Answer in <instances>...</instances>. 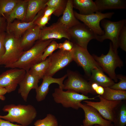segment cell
I'll return each instance as SVG.
<instances>
[{"label": "cell", "mask_w": 126, "mask_h": 126, "mask_svg": "<svg viewBox=\"0 0 126 126\" xmlns=\"http://www.w3.org/2000/svg\"><path fill=\"white\" fill-rule=\"evenodd\" d=\"M2 110L8 113L6 115H0V118L11 122H16L23 126L30 125L37 114L35 108L30 104L7 105L4 107Z\"/></svg>", "instance_id": "6da1fadb"}, {"label": "cell", "mask_w": 126, "mask_h": 126, "mask_svg": "<svg viewBox=\"0 0 126 126\" xmlns=\"http://www.w3.org/2000/svg\"><path fill=\"white\" fill-rule=\"evenodd\" d=\"M54 40H38L31 48L24 51L16 62L5 67L19 68L28 71L32 66L42 61V56L45 49Z\"/></svg>", "instance_id": "7a4b0ae2"}, {"label": "cell", "mask_w": 126, "mask_h": 126, "mask_svg": "<svg viewBox=\"0 0 126 126\" xmlns=\"http://www.w3.org/2000/svg\"><path fill=\"white\" fill-rule=\"evenodd\" d=\"M92 56L103 71L115 82H117L118 79L115 70L117 67L121 68L122 67L123 63L118 56L117 51L113 49L111 42H110L109 50L107 54H102L99 56L94 54Z\"/></svg>", "instance_id": "3957f363"}, {"label": "cell", "mask_w": 126, "mask_h": 126, "mask_svg": "<svg viewBox=\"0 0 126 126\" xmlns=\"http://www.w3.org/2000/svg\"><path fill=\"white\" fill-rule=\"evenodd\" d=\"M21 39L6 33L4 41L5 52L0 59V65L5 67L19 59L24 51L21 46Z\"/></svg>", "instance_id": "277c9868"}, {"label": "cell", "mask_w": 126, "mask_h": 126, "mask_svg": "<svg viewBox=\"0 0 126 126\" xmlns=\"http://www.w3.org/2000/svg\"><path fill=\"white\" fill-rule=\"evenodd\" d=\"M52 95L56 103L61 104L65 108H71L76 110L80 108L79 103L82 101L94 100L96 98H90L72 90L64 91L59 88L55 89Z\"/></svg>", "instance_id": "5b68a950"}, {"label": "cell", "mask_w": 126, "mask_h": 126, "mask_svg": "<svg viewBox=\"0 0 126 126\" xmlns=\"http://www.w3.org/2000/svg\"><path fill=\"white\" fill-rule=\"evenodd\" d=\"M101 21L104 33L102 35H96L95 39L100 42H102L106 39L110 40L113 49L115 51H117L119 47V36L121 30L126 24V19L113 21L105 19Z\"/></svg>", "instance_id": "8992f818"}, {"label": "cell", "mask_w": 126, "mask_h": 126, "mask_svg": "<svg viewBox=\"0 0 126 126\" xmlns=\"http://www.w3.org/2000/svg\"><path fill=\"white\" fill-rule=\"evenodd\" d=\"M67 79L64 82L63 89L72 90L86 95L88 93H96L92 89L91 84L77 72L70 70L67 71Z\"/></svg>", "instance_id": "52a82bcc"}, {"label": "cell", "mask_w": 126, "mask_h": 126, "mask_svg": "<svg viewBox=\"0 0 126 126\" xmlns=\"http://www.w3.org/2000/svg\"><path fill=\"white\" fill-rule=\"evenodd\" d=\"M73 53V60L82 68L86 75L89 77L93 70L101 68L87 49L74 44Z\"/></svg>", "instance_id": "ba28073f"}, {"label": "cell", "mask_w": 126, "mask_h": 126, "mask_svg": "<svg viewBox=\"0 0 126 126\" xmlns=\"http://www.w3.org/2000/svg\"><path fill=\"white\" fill-rule=\"evenodd\" d=\"M68 29L70 41L84 49H87L88 44L90 40L95 39L96 35L84 23L80 22Z\"/></svg>", "instance_id": "9c48e42d"}, {"label": "cell", "mask_w": 126, "mask_h": 126, "mask_svg": "<svg viewBox=\"0 0 126 126\" xmlns=\"http://www.w3.org/2000/svg\"><path fill=\"white\" fill-rule=\"evenodd\" d=\"M48 58L49 60V66L45 75L52 77L57 72L73 60V49L70 51L59 49L52 53Z\"/></svg>", "instance_id": "30bf717a"}, {"label": "cell", "mask_w": 126, "mask_h": 126, "mask_svg": "<svg viewBox=\"0 0 126 126\" xmlns=\"http://www.w3.org/2000/svg\"><path fill=\"white\" fill-rule=\"evenodd\" d=\"M74 15L78 20L82 22L96 35H102L104 33L100 25V22L103 19H110L114 14V12L102 13L98 11L88 15L81 14L74 11Z\"/></svg>", "instance_id": "8fae6325"}, {"label": "cell", "mask_w": 126, "mask_h": 126, "mask_svg": "<svg viewBox=\"0 0 126 126\" xmlns=\"http://www.w3.org/2000/svg\"><path fill=\"white\" fill-rule=\"evenodd\" d=\"M100 100L99 102H94L88 100L84 101L86 104L96 109L106 120L113 122L116 110L121 103V101H111L107 100L101 95H98Z\"/></svg>", "instance_id": "7c38bea8"}, {"label": "cell", "mask_w": 126, "mask_h": 126, "mask_svg": "<svg viewBox=\"0 0 126 126\" xmlns=\"http://www.w3.org/2000/svg\"><path fill=\"white\" fill-rule=\"evenodd\" d=\"M26 73L24 70L18 68L6 71L0 75V86L5 88L8 93L15 91Z\"/></svg>", "instance_id": "4fadbf2b"}, {"label": "cell", "mask_w": 126, "mask_h": 126, "mask_svg": "<svg viewBox=\"0 0 126 126\" xmlns=\"http://www.w3.org/2000/svg\"><path fill=\"white\" fill-rule=\"evenodd\" d=\"M63 38L70 41L68 29L58 21L49 26L41 29L39 40L61 39Z\"/></svg>", "instance_id": "5bb4252c"}, {"label": "cell", "mask_w": 126, "mask_h": 126, "mask_svg": "<svg viewBox=\"0 0 126 126\" xmlns=\"http://www.w3.org/2000/svg\"><path fill=\"white\" fill-rule=\"evenodd\" d=\"M79 106L84 113V118L83 122L84 126H91L95 124L100 126H111L112 122L104 119L93 107L81 103H79Z\"/></svg>", "instance_id": "9a60e30c"}, {"label": "cell", "mask_w": 126, "mask_h": 126, "mask_svg": "<svg viewBox=\"0 0 126 126\" xmlns=\"http://www.w3.org/2000/svg\"><path fill=\"white\" fill-rule=\"evenodd\" d=\"M40 78L29 71L26 73L19 84L18 93L24 100L27 101L28 94L32 89L36 90L38 87Z\"/></svg>", "instance_id": "2e32d148"}, {"label": "cell", "mask_w": 126, "mask_h": 126, "mask_svg": "<svg viewBox=\"0 0 126 126\" xmlns=\"http://www.w3.org/2000/svg\"><path fill=\"white\" fill-rule=\"evenodd\" d=\"M67 77L66 74L61 77L58 78L45 75L42 79L43 80L42 84L35 90L36 93L35 98L37 101L40 102L45 99L49 92V86L52 83L58 84L59 86V88L63 90V81Z\"/></svg>", "instance_id": "e0dca14e"}, {"label": "cell", "mask_w": 126, "mask_h": 126, "mask_svg": "<svg viewBox=\"0 0 126 126\" xmlns=\"http://www.w3.org/2000/svg\"><path fill=\"white\" fill-rule=\"evenodd\" d=\"M41 11L38 12L31 21L21 22L16 20L7 24V33L17 37L21 38V36L28 29L35 25L34 24V21L40 14Z\"/></svg>", "instance_id": "ac0fdd59"}, {"label": "cell", "mask_w": 126, "mask_h": 126, "mask_svg": "<svg viewBox=\"0 0 126 126\" xmlns=\"http://www.w3.org/2000/svg\"><path fill=\"white\" fill-rule=\"evenodd\" d=\"M28 2V0H21L10 12L2 16L7 20V24L15 19L22 22L25 21Z\"/></svg>", "instance_id": "d6986e66"}, {"label": "cell", "mask_w": 126, "mask_h": 126, "mask_svg": "<svg viewBox=\"0 0 126 126\" xmlns=\"http://www.w3.org/2000/svg\"><path fill=\"white\" fill-rule=\"evenodd\" d=\"M73 8V0H68L63 15L58 20L68 29L80 23L75 17Z\"/></svg>", "instance_id": "ffe728a7"}, {"label": "cell", "mask_w": 126, "mask_h": 126, "mask_svg": "<svg viewBox=\"0 0 126 126\" xmlns=\"http://www.w3.org/2000/svg\"><path fill=\"white\" fill-rule=\"evenodd\" d=\"M40 28L35 25L28 29L24 34L21 39V46L24 50L31 46L35 42L38 40Z\"/></svg>", "instance_id": "44dd1931"}, {"label": "cell", "mask_w": 126, "mask_h": 126, "mask_svg": "<svg viewBox=\"0 0 126 126\" xmlns=\"http://www.w3.org/2000/svg\"><path fill=\"white\" fill-rule=\"evenodd\" d=\"M101 68L94 69L91 71L89 82L95 83L103 88L109 87L114 83L113 80L106 75Z\"/></svg>", "instance_id": "7402d4cb"}, {"label": "cell", "mask_w": 126, "mask_h": 126, "mask_svg": "<svg viewBox=\"0 0 126 126\" xmlns=\"http://www.w3.org/2000/svg\"><path fill=\"white\" fill-rule=\"evenodd\" d=\"M73 8L78 10L81 14L88 15L98 11L92 0H73Z\"/></svg>", "instance_id": "603a6c76"}, {"label": "cell", "mask_w": 126, "mask_h": 126, "mask_svg": "<svg viewBox=\"0 0 126 126\" xmlns=\"http://www.w3.org/2000/svg\"><path fill=\"white\" fill-rule=\"evenodd\" d=\"M47 0H28L25 21H32L38 13L46 6Z\"/></svg>", "instance_id": "cb8c5ba5"}, {"label": "cell", "mask_w": 126, "mask_h": 126, "mask_svg": "<svg viewBox=\"0 0 126 126\" xmlns=\"http://www.w3.org/2000/svg\"><path fill=\"white\" fill-rule=\"evenodd\" d=\"M99 11L109 9H125V0H96L94 1Z\"/></svg>", "instance_id": "d4e9b609"}, {"label": "cell", "mask_w": 126, "mask_h": 126, "mask_svg": "<svg viewBox=\"0 0 126 126\" xmlns=\"http://www.w3.org/2000/svg\"><path fill=\"white\" fill-rule=\"evenodd\" d=\"M103 94L101 95L107 100L111 101H121L126 99V91L117 90L109 87L104 88Z\"/></svg>", "instance_id": "484cf974"}, {"label": "cell", "mask_w": 126, "mask_h": 126, "mask_svg": "<svg viewBox=\"0 0 126 126\" xmlns=\"http://www.w3.org/2000/svg\"><path fill=\"white\" fill-rule=\"evenodd\" d=\"M49 64V58L45 60L37 63L32 66L29 71L38 77L40 79H42L45 75Z\"/></svg>", "instance_id": "4316f807"}, {"label": "cell", "mask_w": 126, "mask_h": 126, "mask_svg": "<svg viewBox=\"0 0 126 126\" xmlns=\"http://www.w3.org/2000/svg\"><path fill=\"white\" fill-rule=\"evenodd\" d=\"M68 0H47L46 6L54 8L55 10L53 13L59 17L62 15L66 6Z\"/></svg>", "instance_id": "83f0119b"}, {"label": "cell", "mask_w": 126, "mask_h": 126, "mask_svg": "<svg viewBox=\"0 0 126 126\" xmlns=\"http://www.w3.org/2000/svg\"><path fill=\"white\" fill-rule=\"evenodd\" d=\"M21 0H0V16L10 13Z\"/></svg>", "instance_id": "f1b7e54d"}, {"label": "cell", "mask_w": 126, "mask_h": 126, "mask_svg": "<svg viewBox=\"0 0 126 126\" xmlns=\"http://www.w3.org/2000/svg\"><path fill=\"white\" fill-rule=\"evenodd\" d=\"M120 106L117 114H115L114 126H125L126 124V104H123Z\"/></svg>", "instance_id": "f546056e"}, {"label": "cell", "mask_w": 126, "mask_h": 126, "mask_svg": "<svg viewBox=\"0 0 126 126\" xmlns=\"http://www.w3.org/2000/svg\"><path fill=\"white\" fill-rule=\"evenodd\" d=\"M58 124L56 117L50 113L47 114L44 119L37 120L34 124L35 126H58Z\"/></svg>", "instance_id": "4dcf8cb0"}, {"label": "cell", "mask_w": 126, "mask_h": 126, "mask_svg": "<svg viewBox=\"0 0 126 126\" xmlns=\"http://www.w3.org/2000/svg\"><path fill=\"white\" fill-rule=\"evenodd\" d=\"M58 44L55 40H52L50 42L46 48L43 54L42 57V61L45 60L55 50L58 48Z\"/></svg>", "instance_id": "1f68e13d"}, {"label": "cell", "mask_w": 126, "mask_h": 126, "mask_svg": "<svg viewBox=\"0 0 126 126\" xmlns=\"http://www.w3.org/2000/svg\"><path fill=\"white\" fill-rule=\"evenodd\" d=\"M117 79H120L119 81L117 83H114L109 88L115 90L126 91V77L121 75H116Z\"/></svg>", "instance_id": "d6a6232c"}, {"label": "cell", "mask_w": 126, "mask_h": 126, "mask_svg": "<svg viewBox=\"0 0 126 126\" xmlns=\"http://www.w3.org/2000/svg\"><path fill=\"white\" fill-rule=\"evenodd\" d=\"M42 9L41 10L40 15L34 21L35 25L39 26L41 29L45 27L46 25L48 23L51 17H48L43 15L42 14Z\"/></svg>", "instance_id": "836d02e7"}, {"label": "cell", "mask_w": 126, "mask_h": 126, "mask_svg": "<svg viewBox=\"0 0 126 126\" xmlns=\"http://www.w3.org/2000/svg\"><path fill=\"white\" fill-rule=\"evenodd\" d=\"M119 46L123 50L126 51V25L121 30L119 38Z\"/></svg>", "instance_id": "e575fe53"}, {"label": "cell", "mask_w": 126, "mask_h": 126, "mask_svg": "<svg viewBox=\"0 0 126 126\" xmlns=\"http://www.w3.org/2000/svg\"><path fill=\"white\" fill-rule=\"evenodd\" d=\"M58 48L64 51H70L73 49L74 44L69 40H66L62 43L58 44Z\"/></svg>", "instance_id": "d590c367"}, {"label": "cell", "mask_w": 126, "mask_h": 126, "mask_svg": "<svg viewBox=\"0 0 126 126\" xmlns=\"http://www.w3.org/2000/svg\"><path fill=\"white\" fill-rule=\"evenodd\" d=\"M6 34L4 32H0V59L5 52L4 41Z\"/></svg>", "instance_id": "8d00e7d4"}, {"label": "cell", "mask_w": 126, "mask_h": 126, "mask_svg": "<svg viewBox=\"0 0 126 126\" xmlns=\"http://www.w3.org/2000/svg\"><path fill=\"white\" fill-rule=\"evenodd\" d=\"M55 10V8L52 7L46 6L42 9V14L45 16L48 17H51Z\"/></svg>", "instance_id": "74e56055"}, {"label": "cell", "mask_w": 126, "mask_h": 126, "mask_svg": "<svg viewBox=\"0 0 126 126\" xmlns=\"http://www.w3.org/2000/svg\"><path fill=\"white\" fill-rule=\"evenodd\" d=\"M6 20L4 17L0 16V32H4L6 30Z\"/></svg>", "instance_id": "f35d334b"}, {"label": "cell", "mask_w": 126, "mask_h": 126, "mask_svg": "<svg viewBox=\"0 0 126 126\" xmlns=\"http://www.w3.org/2000/svg\"><path fill=\"white\" fill-rule=\"evenodd\" d=\"M0 126H23L12 123L8 121L0 118Z\"/></svg>", "instance_id": "ab89813d"}, {"label": "cell", "mask_w": 126, "mask_h": 126, "mask_svg": "<svg viewBox=\"0 0 126 126\" xmlns=\"http://www.w3.org/2000/svg\"><path fill=\"white\" fill-rule=\"evenodd\" d=\"M104 92V88L100 86H99L95 91L96 93L101 95H102L103 94Z\"/></svg>", "instance_id": "60d3db41"}, {"label": "cell", "mask_w": 126, "mask_h": 126, "mask_svg": "<svg viewBox=\"0 0 126 126\" xmlns=\"http://www.w3.org/2000/svg\"><path fill=\"white\" fill-rule=\"evenodd\" d=\"M7 93V91L4 88L0 86V96L4 95Z\"/></svg>", "instance_id": "b9f144b4"}, {"label": "cell", "mask_w": 126, "mask_h": 126, "mask_svg": "<svg viewBox=\"0 0 126 126\" xmlns=\"http://www.w3.org/2000/svg\"><path fill=\"white\" fill-rule=\"evenodd\" d=\"M91 84L92 89L95 91V90L99 85L98 84L95 83H93Z\"/></svg>", "instance_id": "7bdbcfd3"}, {"label": "cell", "mask_w": 126, "mask_h": 126, "mask_svg": "<svg viewBox=\"0 0 126 126\" xmlns=\"http://www.w3.org/2000/svg\"><path fill=\"white\" fill-rule=\"evenodd\" d=\"M6 99L4 95L0 96V100L2 101H4Z\"/></svg>", "instance_id": "ee69618b"}, {"label": "cell", "mask_w": 126, "mask_h": 126, "mask_svg": "<svg viewBox=\"0 0 126 126\" xmlns=\"http://www.w3.org/2000/svg\"><path fill=\"white\" fill-rule=\"evenodd\" d=\"M80 126H83V125H81ZM100 126L98 125L95 124V125H94V126ZM111 126H114L113 124L112 123L111 125Z\"/></svg>", "instance_id": "f6af8a7d"}, {"label": "cell", "mask_w": 126, "mask_h": 126, "mask_svg": "<svg viewBox=\"0 0 126 126\" xmlns=\"http://www.w3.org/2000/svg\"><path fill=\"white\" fill-rule=\"evenodd\" d=\"M61 126V125H59V126Z\"/></svg>", "instance_id": "bcb514c9"}]
</instances>
